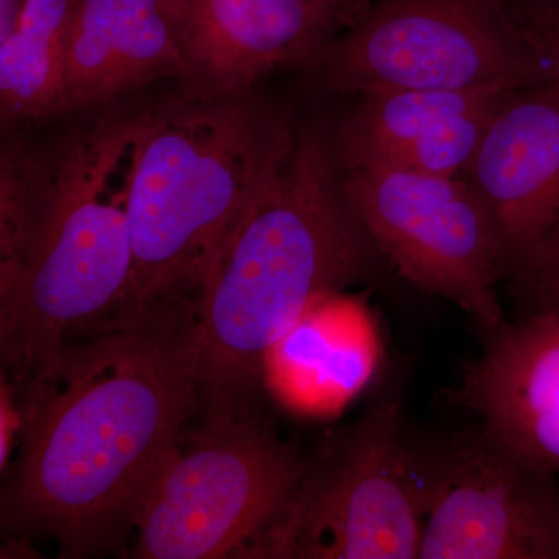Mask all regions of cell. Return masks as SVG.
Returning a JSON list of instances; mask_svg holds the SVG:
<instances>
[{
    "label": "cell",
    "mask_w": 559,
    "mask_h": 559,
    "mask_svg": "<svg viewBox=\"0 0 559 559\" xmlns=\"http://www.w3.org/2000/svg\"><path fill=\"white\" fill-rule=\"evenodd\" d=\"M198 319L153 316L70 342L16 390L20 454L0 521L10 544L55 540L61 558L128 554L143 503L200 415Z\"/></svg>",
    "instance_id": "1"
},
{
    "label": "cell",
    "mask_w": 559,
    "mask_h": 559,
    "mask_svg": "<svg viewBox=\"0 0 559 559\" xmlns=\"http://www.w3.org/2000/svg\"><path fill=\"white\" fill-rule=\"evenodd\" d=\"M140 114L110 109L0 154V353L14 389L119 325L132 290L128 183Z\"/></svg>",
    "instance_id": "2"
},
{
    "label": "cell",
    "mask_w": 559,
    "mask_h": 559,
    "mask_svg": "<svg viewBox=\"0 0 559 559\" xmlns=\"http://www.w3.org/2000/svg\"><path fill=\"white\" fill-rule=\"evenodd\" d=\"M381 257L356 215L320 121L296 138L198 304V377L204 415L259 407L263 359L314 301L366 278Z\"/></svg>",
    "instance_id": "3"
},
{
    "label": "cell",
    "mask_w": 559,
    "mask_h": 559,
    "mask_svg": "<svg viewBox=\"0 0 559 559\" xmlns=\"http://www.w3.org/2000/svg\"><path fill=\"white\" fill-rule=\"evenodd\" d=\"M297 121L255 92L178 95L140 112L128 223L132 290L123 323L198 319L219 257L296 138Z\"/></svg>",
    "instance_id": "4"
},
{
    "label": "cell",
    "mask_w": 559,
    "mask_h": 559,
    "mask_svg": "<svg viewBox=\"0 0 559 559\" xmlns=\"http://www.w3.org/2000/svg\"><path fill=\"white\" fill-rule=\"evenodd\" d=\"M200 417L160 466L128 557L261 558L293 502L308 459L280 439L260 407Z\"/></svg>",
    "instance_id": "5"
},
{
    "label": "cell",
    "mask_w": 559,
    "mask_h": 559,
    "mask_svg": "<svg viewBox=\"0 0 559 559\" xmlns=\"http://www.w3.org/2000/svg\"><path fill=\"white\" fill-rule=\"evenodd\" d=\"M320 91H518L559 68L496 0H373L304 68Z\"/></svg>",
    "instance_id": "6"
},
{
    "label": "cell",
    "mask_w": 559,
    "mask_h": 559,
    "mask_svg": "<svg viewBox=\"0 0 559 559\" xmlns=\"http://www.w3.org/2000/svg\"><path fill=\"white\" fill-rule=\"evenodd\" d=\"M425 520V480L401 439L399 404L378 403L308 459L261 558L414 559Z\"/></svg>",
    "instance_id": "7"
},
{
    "label": "cell",
    "mask_w": 559,
    "mask_h": 559,
    "mask_svg": "<svg viewBox=\"0 0 559 559\" xmlns=\"http://www.w3.org/2000/svg\"><path fill=\"white\" fill-rule=\"evenodd\" d=\"M344 186L364 229L401 277L457 305L487 334L506 323L498 294L509 277L506 246L468 180L369 167L344 173Z\"/></svg>",
    "instance_id": "8"
},
{
    "label": "cell",
    "mask_w": 559,
    "mask_h": 559,
    "mask_svg": "<svg viewBox=\"0 0 559 559\" xmlns=\"http://www.w3.org/2000/svg\"><path fill=\"white\" fill-rule=\"evenodd\" d=\"M480 429L425 480L418 559H559L558 474Z\"/></svg>",
    "instance_id": "9"
},
{
    "label": "cell",
    "mask_w": 559,
    "mask_h": 559,
    "mask_svg": "<svg viewBox=\"0 0 559 559\" xmlns=\"http://www.w3.org/2000/svg\"><path fill=\"white\" fill-rule=\"evenodd\" d=\"M189 68L183 97L246 94L286 66L307 68L353 20L330 0H164Z\"/></svg>",
    "instance_id": "10"
},
{
    "label": "cell",
    "mask_w": 559,
    "mask_h": 559,
    "mask_svg": "<svg viewBox=\"0 0 559 559\" xmlns=\"http://www.w3.org/2000/svg\"><path fill=\"white\" fill-rule=\"evenodd\" d=\"M462 178L498 226L509 280L559 205V76L511 92Z\"/></svg>",
    "instance_id": "11"
},
{
    "label": "cell",
    "mask_w": 559,
    "mask_h": 559,
    "mask_svg": "<svg viewBox=\"0 0 559 559\" xmlns=\"http://www.w3.org/2000/svg\"><path fill=\"white\" fill-rule=\"evenodd\" d=\"M488 337L459 400L511 451L559 474V307L506 322Z\"/></svg>",
    "instance_id": "12"
},
{
    "label": "cell",
    "mask_w": 559,
    "mask_h": 559,
    "mask_svg": "<svg viewBox=\"0 0 559 559\" xmlns=\"http://www.w3.org/2000/svg\"><path fill=\"white\" fill-rule=\"evenodd\" d=\"M381 340L369 307L336 293L308 308L263 359V390L308 418L340 415L380 367Z\"/></svg>",
    "instance_id": "13"
},
{
    "label": "cell",
    "mask_w": 559,
    "mask_h": 559,
    "mask_svg": "<svg viewBox=\"0 0 559 559\" xmlns=\"http://www.w3.org/2000/svg\"><path fill=\"white\" fill-rule=\"evenodd\" d=\"M187 76L164 0H80L66 51L64 114Z\"/></svg>",
    "instance_id": "14"
},
{
    "label": "cell",
    "mask_w": 559,
    "mask_h": 559,
    "mask_svg": "<svg viewBox=\"0 0 559 559\" xmlns=\"http://www.w3.org/2000/svg\"><path fill=\"white\" fill-rule=\"evenodd\" d=\"M80 0H25L0 36L3 124L64 116L66 51Z\"/></svg>",
    "instance_id": "15"
},
{
    "label": "cell",
    "mask_w": 559,
    "mask_h": 559,
    "mask_svg": "<svg viewBox=\"0 0 559 559\" xmlns=\"http://www.w3.org/2000/svg\"><path fill=\"white\" fill-rule=\"evenodd\" d=\"M507 90L367 92L330 131L344 173L388 164L433 124L465 112Z\"/></svg>",
    "instance_id": "16"
},
{
    "label": "cell",
    "mask_w": 559,
    "mask_h": 559,
    "mask_svg": "<svg viewBox=\"0 0 559 559\" xmlns=\"http://www.w3.org/2000/svg\"><path fill=\"white\" fill-rule=\"evenodd\" d=\"M511 92H500L476 108L440 120L399 151L388 164L378 167H395L436 178L463 176L476 156L489 123Z\"/></svg>",
    "instance_id": "17"
},
{
    "label": "cell",
    "mask_w": 559,
    "mask_h": 559,
    "mask_svg": "<svg viewBox=\"0 0 559 559\" xmlns=\"http://www.w3.org/2000/svg\"><path fill=\"white\" fill-rule=\"evenodd\" d=\"M507 282L527 316L559 307V205L543 237Z\"/></svg>",
    "instance_id": "18"
},
{
    "label": "cell",
    "mask_w": 559,
    "mask_h": 559,
    "mask_svg": "<svg viewBox=\"0 0 559 559\" xmlns=\"http://www.w3.org/2000/svg\"><path fill=\"white\" fill-rule=\"evenodd\" d=\"M496 2L514 28L544 57L558 43L559 0H496Z\"/></svg>",
    "instance_id": "19"
},
{
    "label": "cell",
    "mask_w": 559,
    "mask_h": 559,
    "mask_svg": "<svg viewBox=\"0 0 559 559\" xmlns=\"http://www.w3.org/2000/svg\"><path fill=\"white\" fill-rule=\"evenodd\" d=\"M3 378V377H2ZM0 392V469L9 468L14 437L21 432V407L16 390L10 381L2 380Z\"/></svg>",
    "instance_id": "20"
},
{
    "label": "cell",
    "mask_w": 559,
    "mask_h": 559,
    "mask_svg": "<svg viewBox=\"0 0 559 559\" xmlns=\"http://www.w3.org/2000/svg\"><path fill=\"white\" fill-rule=\"evenodd\" d=\"M25 0H0V36L11 31L20 16Z\"/></svg>",
    "instance_id": "21"
},
{
    "label": "cell",
    "mask_w": 559,
    "mask_h": 559,
    "mask_svg": "<svg viewBox=\"0 0 559 559\" xmlns=\"http://www.w3.org/2000/svg\"><path fill=\"white\" fill-rule=\"evenodd\" d=\"M330 2L336 5L337 9L344 11V13L349 14L353 20H356V17L366 10V7L369 5L367 0H330Z\"/></svg>",
    "instance_id": "22"
},
{
    "label": "cell",
    "mask_w": 559,
    "mask_h": 559,
    "mask_svg": "<svg viewBox=\"0 0 559 559\" xmlns=\"http://www.w3.org/2000/svg\"><path fill=\"white\" fill-rule=\"evenodd\" d=\"M546 57L549 58L550 61H554L555 64L559 66V40L549 51H547Z\"/></svg>",
    "instance_id": "23"
}]
</instances>
